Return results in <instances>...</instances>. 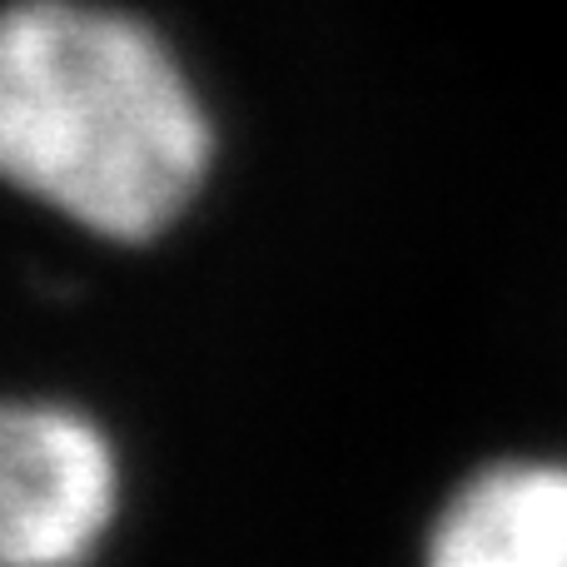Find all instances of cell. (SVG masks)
Segmentation results:
<instances>
[{"mask_svg":"<svg viewBox=\"0 0 567 567\" xmlns=\"http://www.w3.org/2000/svg\"><path fill=\"white\" fill-rule=\"evenodd\" d=\"M215 125L145 20L90 0L0 10V189L110 249H145L199 205Z\"/></svg>","mask_w":567,"mask_h":567,"instance_id":"obj_1","label":"cell"},{"mask_svg":"<svg viewBox=\"0 0 567 567\" xmlns=\"http://www.w3.org/2000/svg\"><path fill=\"white\" fill-rule=\"evenodd\" d=\"M135 518V453L70 379H0V567H110Z\"/></svg>","mask_w":567,"mask_h":567,"instance_id":"obj_2","label":"cell"},{"mask_svg":"<svg viewBox=\"0 0 567 567\" xmlns=\"http://www.w3.org/2000/svg\"><path fill=\"white\" fill-rule=\"evenodd\" d=\"M423 567H567V463L513 458L473 473L443 503Z\"/></svg>","mask_w":567,"mask_h":567,"instance_id":"obj_3","label":"cell"}]
</instances>
